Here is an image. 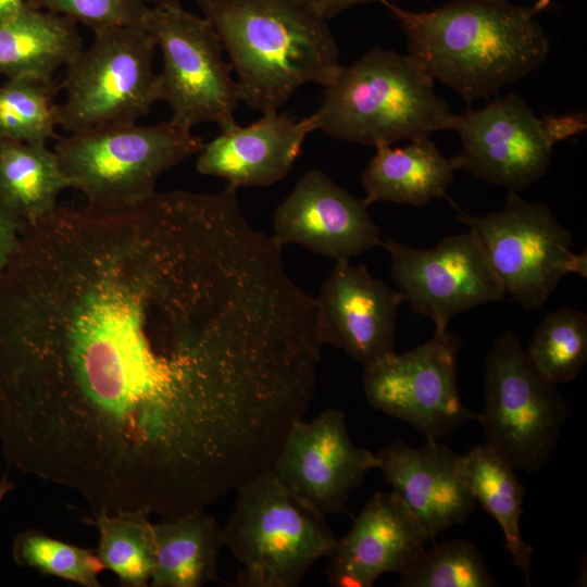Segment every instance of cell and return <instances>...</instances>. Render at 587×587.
Segmentation results:
<instances>
[{
  "instance_id": "cell-1",
  "label": "cell",
  "mask_w": 587,
  "mask_h": 587,
  "mask_svg": "<svg viewBox=\"0 0 587 587\" xmlns=\"http://www.w3.org/2000/svg\"><path fill=\"white\" fill-rule=\"evenodd\" d=\"M296 297L226 191L26 222L0 274V447L91 513L220 499L274 415Z\"/></svg>"
},
{
  "instance_id": "cell-2",
  "label": "cell",
  "mask_w": 587,
  "mask_h": 587,
  "mask_svg": "<svg viewBox=\"0 0 587 587\" xmlns=\"http://www.w3.org/2000/svg\"><path fill=\"white\" fill-rule=\"evenodd\" d=\"M382 3L400 23L410 54L469 103L530 74L549 53L534 8L508 0H453L413 12Z\"/></svg>"
},
{
  "instance_id": "cell-3",
  "label": "cell",
  "mask_w": 587,
  "mask_h": 587,
  "mask_svg": "<svg viewBox=\"0 0 587 587\" xmlns=\"http://www.w3.org/2000/svg\"><path fill=\"white\" fill-rule=\"evenodd\" d=\"M215 28L241 101L278 111L302 86L323 87L340 68L327 18L307 0H196Z\"/></svg>"
},
{
  "instance_id": "cell-4",
  "label": "cell",
  "mask_w": 587,
  "mask_h": 587,
  "mask_svg": "<svg viewBox=\"0 0 587 587\" xmlns=\"http://www.w3.org/2000/svg\"><path fill=\"white\" fill-rule=\"evenodd\" d=\"M434 82L410 53L374 48L340 66L310 116L315 130L375 148L455 130L459 115L436 93Z\"/></svg>"
},
{
  "instance_id": "cell-5",
  "label": "cell",
  "mask_w": 587,
  "mask_h": 587,
  "mask_svg": "<svg viewBox=\"0 0 587 587\" xmlns=\"http://www.w3.org/2000/svg\"><path fill=\"white\" fill-rule=\"evenodd\" d=\"M236 492L222 537L239 564V586L296 587L334 550L337 538L325 516L290 492L271 470Z\"/></svg>"
},
{
  "instance_id": "cell-6",
  "label": "cell",
  "mask_w": 587,
  "mask_h": 587,
  "mask_svg": "<svg viewBox=\"0 0 587 587\" xmlns=\"http://www.w3.org/2000/svg\"><path fill=\"white\" fill-rule=\"evenodd\" d=\"M203 143L191 129L170 121L121 123L67 134L54 152L71 188L84 195L87 205L123 210L150 198L159 177L198 154Z\"/></svg>"
},
{
  "instance_id": "cell-7",
  "label": "cell",
  "mask_w": 587,
  "mask_h": 587,
  "mask_svg": "<svg viewBox=\"0 0 587 587\" xmlns=\"http://www.w3.org/2000/svg\"><path fill=\"white\" fill-rule=\"evenodd\" d=\"M92 43L66 65L60 84V127L67 134L137 123L160 101L153 61L155 42L142 28L93 32Z\"/></svg>"
},
{
  "instance_id": "cell-8",
  "label": "cell",
  "mask_w": 587,
  "mask_h": 587,
  "mask_svg": "<svg viewBox=\"0 0 587 587\" xmlns=\"http://www.w3.org/2000/svg\"><path fill=\"white\" fill-rule=\"evenodd\" d=\"M485 405L477 420L487 446L515 469L541 470L557 447L567 408L530 363L512 333L496 339L486 358Z\"/></svg>"
},
{
  "instance_id": "cell-9",
  "label": "cell",
  "mask_w": 587,
  "mask_h": 587,
  "mask_svg": "<svg viewBox=\"0 0 587 587\" xmlns=\"http://www.w3.org/2000/svg\"><path fill=\"white\" fill-rule=\"evenodd\" d=\"M478 238L509 294L525 309H538L569 274L587 277V254L573 250V238L548 205L510 191L504 207L483 216L458 215Z\"/></svg>"
},
{
  "instance_id": "cell-10",
  "label": "cell",
  "mask_w": 587,
  "mask_h": 587,
  "mask_svg": "<svg viewBox=\"0 0 587 587\" xmlns=\"http://www.w3.org/2000/svg\"><path fill=\"white\" fill-rule=\"evenodd\" d=\"M145 29L162 54L159 99L171 109L170 122L187 129L205 122L220 129L236 124L240 90L212 24L182 7H151Z\"/></svg>"
},
{
  "instance_id": "cell-11",
  "label": "cell",
  "mask_w": 587,
  "mask_h": 587,
  "mask_svg": "<svg viewBox=\"0 0 587 587\" xmlns=\"http://www.w3.org/2000/svg\"><path fill=\"white\" fill-rule=\"evenodd\" d=\"M586 128L583 113L538 117L510 93L459 115L455 130L462 149L451 160L455 171L516 192L546 174L559 141Z\"/></svg>"
},
{
  "instance_id": "cell-12",
  "label": "cell",
  "mask_w": 587,
  "mask_h": 587,
  "mask_svg": "<svg viewBox=\"0 0 587 587\" xmlns=\"http://www.w3.org/2000/svg\"><path fill=\"white\" fill-rule=\"evenodd\" d=\"M459 339L435 332L425 344L396 351L364 369L367 402L438 440L477 415L462 404L457 385Z\"/></svg>"
},
{
  "instance_id": "cell-13",
  "label": "cell",
  "mask_w": 587,
  "mask_h": 587,
  "mask_svg": "<svg viewBox=\"0 0 587 587\" xmlns=\"http://www.w3.org/2000/svg\"><path fill=\"white\" fill-rule=\"evenodd\" d=\"M390 255L397 290L413 310L445 332L459 313L498 302L505 295L476 235H451L430 249H416L394 239L383 241Z\"/></svg>"
},
{
  "instance_id": "cell-14",
  "label": "cell",
  "mask_w": 587,
  "mask_h": 587,
  "mask_svg": "<svg viewBox=\"0 0 587 587\" xmlns=\"http://www.w3.org/2000/svg\"><path fill=\"white\" fill-rule=\"evenodd\" d=\"M378 458L357 447L336 409L294 423L272 464L276 478L323 516L345 510L351 492L377 470Z\"/></svg>"
},
{
  "instance_id": "cell-15",
  "label": "cell",
  "mask_w": 587,
  "mask_h": 587,
  "mask_svg": "<svg viewBox=\"0 0 587 587\" xmlns=\"http://www.w3.org/2000/svg\"><path fill=\"white\" fill-rule=\"evenodd\" d=\"M367 207L324 172L312 168L276 208L271 237L280 248L295 243L335 261H350L383 246Z\"/></svg>"
},
{
  "instance_id": "cell-16",
  "label": "cell",
  "mask_w": 587,
  "mask_h": 587,
  "mask_svg": "<svg viewBox=\"0 0 587 587\" xmlns=\"http://www.w3.org/2000/svg\"><path fill=\"white\" fill-rule=\"evenodd\" d=\"M316 299L321 345L341 349L365 369L395 352L400 292L364 265L336 261Z\"/></svg>"
},
{
  "instance_id": "cell-17",
  "label": "cell",
  "mask_w": 587,
  "mask_h": 587,
  "mask_svg": "<svg viewBox=\"0 0 587 587\" xmlns=\"http://www.w3.org/2000/svg\"><path fill=\"white\" fill-rule=\"evenodd\" d=\"M312 132L310 115L297 120L278 111L264 113L247 126L236 123L221 129L203 143L196 166L199 173L223 178L235 189L270 186L288 175Z\"/></svg>"
},
{
  "instance_id": "cell-18",
  "label": "cell",
  "mask_w": 587,
  "mask_h": 587,
  "mask_svg": "<svg viewBox=\"0 0 587 587\" xmlns=\"http://www.w3.org/2000/svg\"><path fill=\"white\" fill-rule=\"evenodd\" d=\"M426 440L422 448L401 440L385 447L376 453L377 470L434 540L466 522L476 500L460 477V455L437 440Z\"/></svg>"
},
{
  "instance_id": "cell-19",
  "label": "cell",
  "mask_w": 587,
  "mask_h": 587,
  "mask_svg": "<svg viewBox=\"0 0 587 587\" xmlns=\"http://www.w3.org/2000/svg\"><path fill=\"white\" fill-rule=\"evenodd\" d=\"M429 537L395 492L378 491L365 503L350 530L337 539L329 565L372 587L383 574H402L424 553Z\"/></svg>"
},
{
  "instance_id": "cell-20",
  "label": "cell",
  "mask_w": 587,
  "mask_h": 587,
  "mask_svg": "<svg viewBox=\"0 0 587 587\" xmlns=\"http://www.w3.org/2000/svg\"><path fill=\"white\" fill-rule=\"evenodd\" d=\"M404 147L379 146L362 173L364 202L377 201L423 207L446 196L454 174L429 137L409 140Z\"/></svg>"
},
{
  "instance_id": "cell-21",
  "label": "cell",
  "mask_w": 587,
  "mask_h": 587,
  "mask_svg": "<svg viewBox=\"0 0 587 587\" xmlns=\"http://www.w3.org/2000/svg\"><path fill=\"white\" fill-rule=\"evenodd\" d=\"M83 49L76 23L66 16L35 9L26 2L0 22V74L52 78Z\"/></svg>"
},
{
  "instance_id": "cell-22",
  "label": "cell",
  "mask_w": 587,
  "mask_h": 587,
  "mask_svg": "<svg viewBox=\"0 0 587 587\" xmlns=\"http://www.w3.org/2000/svg\"><path fill=\"white\" fill-rule=\"evenodd\" d=\"M153 587H200L217 579L222 527L204 510L153 524Z\"/></svg>"
},
{
  "instance_id": "cell-23",
  "label": "cell",
  "mask_w": 587,
  "mask_h": 587,
  "mask_svg": "<svg viewBox=\"0 0 587 587\" xmlns=\"http://www.w3.org/2000/svg\"><path fill=\"white\" fill-rule=\"evenodd\" d=\"M515 470L487 445L473 448L458 461L462 482L476 502L499 523L513 564L529 583L533 548L524 541L520 529L525 489Z\"/></svg>"
},
{
  "instance_id": "cell-24",
  "label": "cell",
  "mask_w": 587,
  "mask_h": 587,
  "mask_svg": "<svg viewBox=\"0 0 587 587\" xmlns=\"http://www.w3.org/2000/svg\"><path fill=\"white\" fill-rule=\"evenodd\" d=\"M66 188L70 180L46 143L0 139V195L24 222L51 213Z\"/></svg>"
},
{
  "instance_id": "cell-25",
  "label": "cell",
  "mask_w": 587,
  "mask_h": 587,
  "mask_svg": "<svg viewBox=\"0 0 587 587\" xmlns=\"http://www.w3.org/2000/svg\"><path fill=\"white\" fill-rule=\"evenodd\" d=\"M141 510L91 513L83 521L99 534L96 553L122 586L146 587L154 554L153 523Z\"/></svg>"
},
{
  "instance_id": "cell-26",
  "label": "cell",
  "mask_w": 587,
  "mask_h": 587,
  "mask_svg": "<svg viewBox=\"0 0 587 587\" xmlns=\"http://www.w3.org/2000/svg\"><path fill=\"white\" fill-rule=\"evenodd\" d=\"M60 90L52 78L10 77L0 86V139L47 143L60 126Z\"/></svg>"
},
{
  "instance_id": "cell-27",
  "label": "cell",
  "mask_w": 587,
  "mask_h": 587,
  "mask_svg": "<svg viewBox=\"0 0 587 587\" xmlns=\"http://www.w3.org/2000/svg\"><path fill=\"white\" fill-rule=\"evenodd\" d=\"M525 353L550 383L558 385L574 379L587 360V315L570 308L549 313Z\"/></svg>"
},
{
  "instance_id": "cell-28",
  "label": "cell",
  "mask_w": 587,
  "mask_h": 587,
  "mask_svg": "<svg viewBox=\"0 0 587 587\" xmlns=\"http://www.w3.org/2000/svg\"><path fill=\"white\" fill-rule=\"evenodd\" d=\"M12 558L23 567L42 575L55 576L83 587H100L104 570L96 550L86 549L51 537L37 528L20 532L12 542Z\"/></svg>"
},
{
  "instance_id": "cell-29",
  "label": "cell",
  "mask_w": 587,
  "mask_h": 587,
  "mask_svg": "<svg viewBox=\"0 0 587 587\" xmlns=\"http://www.w3.org/2000/svg\"><path fill=\"white\" fill-rule=\"evenodd\" d=\"M404 587H492L489 573L477 547L469 540L454 539L425 550L417 561L400 574Z\"/></svg>"
},
{
  "instance_id": "cell-30",
  "label": "cell",
  "mask_w": 587,
  "mask_h": 587,
  "mask_svg": "<svg viewBox=\"0 0 587 587\" xmlns=\"http://www.w3.org/2000/svg\"><path fill=\"white\" fill-rule=\"evenodd\" d=\"M40 9L68 17L92 32L110 27H146L151 5L147 0H25Z\"/></svg>"
},
{
  "instance_id": "cell-31",
  "label": "cell",
  "mask_w": 587,
  "mask_h": 587,
  "mask_svg": "<svg viewBox=\"0 0 587 587\" xmlns=\"http://www.w3.org/2000/svg\"><path fill=\"white\" fill-rule=\"evenodd\" d=\"M25 222L0 195V274L15 254Z\"/></svg>"
},
{
  "instance_id": "cell-32",
  "label": "cell",
  "mask_w": 587,
  "mask_h": 587,
  "mask_svg": "<svg viewBox=\"0 0 587 587\" xmlns=\"http://www.w3.org/2000/svg\"><path fill=\"white\" fill-rule=\"evenodd\" d=\"M321 15L329 20L357 4L383 0H307Z\"/></svg>"
},
{
  "instance_id": "cell-33",
  "label": "cell",
  "mask_w": 587,
  "mask_h": 587,
  "mask_svg": "<svg viewBox=\"0 0 587 587\" xmlns=\"http://www.w3.org/2000/svg\"><path fill=\"white\" fill-rule=\"evenodd\" d=\"M25 4V0H0V22L15 15Z\"/></svg>"
},
{
  "instance_id": "cell-34",
  "label": "cell",
  "mask_w": 587,
  "mask_h": 587,
  "mask_svg": "<svg viewBox=\"0 0 587 587\" xmlns=\"http://www.w3.org/2000/svg\"><path fill=\"white\" fill-rule=\"evenodd\" d=\"M14 483L11 482L8 476H3L0 479V505L4 497L14 489Z\"/></svg>"
},
{
  "instance_id": "cell-35",
  "label": "cell",
  "mask_w": 587,
  "mask_h": 587,
  "mask_svg": "<svg viewBox=\"0 0 587 587\" xmlns=\"http://www.w3.org/2000/svg\"><path fill=\"white\" fill-rule=\"evenodd\" d=\"M151 7L154 8H179V0H147Z\"/></svg>"
},
{
  "instance_id": "cell-36",
  "label": "cell",
  "mask_w": 587,
  "mask_h": 587,
  "mask_svg": "<svg viewBox=\"0 0 587 587\" xmlns=\"http://www.w3.org/2000/svg\"><path fill=\"white\" fill-rule=\"evenodd\" d=\"M551 1L552 0H537L533 8L536 12L541 11L546 9L551 3Z\"/></svg>"
}]
</instances>
